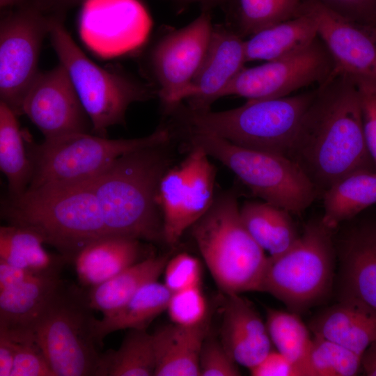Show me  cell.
<instances>
[{
    "mask_svg": "<svg viewBox=\"0 0 376 376\" xmlns=\"http://www.w3.org/2000/svg\"><path fill=\"white\" fill-rule=\"evenodd\" d=\"M318 86L287 157L323 194L349 174L376 170L366 141L353 79L335 70Z\"/></svg>",
    "mask_w": 376,
    "mask_h": 376,
    "instance_id": "6da1fadb",
    "label": "cell"
},
{
    "mask_svg": "<svg viewBox=\"0 0 376 376\" xmlns=\"http://www.w3.org/2000/svg\"><path fill=\"white\" fill-rule=\"evenodd\" d=\"M168 143L127 152L91 179L111 236L164 241L157 193L171 162Z\"/></svg>",
    "mask_w": 376,
    "mask_h": 376,
    "instance_id": "7a4b0ae2",
    "label": "cell"
},
{
    "mask_svg": "<svg viewBox=\"0 0 376 376\" xmlns=\"http://www.w3.org/2000/svg\"><path fill=\"white\" fill-rule=\"evenodd\" d=\"M1 216L8 224L38 233L66 262L92 242L111 236L91 180L28 189L6 199Z\"/></svg>",
    "mask_w": 376,
    "mask_h": 376,
    "instance_id": "3957f363",
    "label": "cell"
},
{
    "mask_svg": "<svg viewBox=\"0 0 376 376\" xmlns=\"http://www.w3.org/2000/svg\"><path fill=\"white\" fill-rule=\"evenodd\" d=\"M191 228L221 292L227 296L260 291L268 256L245 228L233 193L214 198L207 212Z\"/></svg>",
    "mask_w": 376,
    "mask_h": 376,
    "instance_id": "277c9868",
    "label": "cell"
},
{
    "mask_svg": "<svg viewBox=\"0 0 376 376\" xmlns=\"http://www.w3.org/2000/svg\"><path fill=\"white\" fill-rule=\"evenodd\" d=\"M316 89L279 98L247 100L225 111L181 109L189 132H204L246 148L287 156Z\"/></svg>",
    "mask_w": 376,
    "mask_h": 376,
    "instance_id": "5b68a950",
    "label": "cell"
},
{
    "mask_svg": "<svg viewBox=\"0 0 376 376\" xmlns=\"http://www.w3.org/2000/svg\"><path fill=\"white\" fill-rule=\"evenodd\" d=\"M189 132L191 146L221 162L266 203L300 214L318 194L303 170L285 155L241 147L208 133Z\"/></svg>",
    "mask_w": 376,
    "mask_h": 376,
    "instance_id": "8992f818",
    "label": "cell"
},
{
    "mask_svg": "<svg viewBox=\"0 0 376 376\" xmlns=\"http://www.w3.org/2000/svg\"><path fill=\"white\" fill-rule=\"evenodd\" d=\"M49 36L59 63L65 68L91 124L92 133L106 136L108 128L123 125L128 107L150 97L148 88L119 71L92 61L54 17Z\"/></svg>",
    "mask_w": 376,
    "mask_h": 376,
    "instance_id": "52a82bcc",
    "label": "cell"
},
{
    "mask_svg": "<svg viewBox=\"0 0 376 376\" xmlns=\"http://www.w3.org/2000/svg\"><path fill=\"white\" fill-rule=\"evenodd\" d=\"M170 138L169 130L159 127L149 135L134 139H111L87 132L45 139L41 143L29 144L26 149L32 166L28 189L91 180L123 155L169 143Z\"/></svg>",
    "mask_w": 376,
    "mask_h": 376,
    "instance_id": "ba28073f",
    "label": "cell"
},
{
    "mask_svg": "<svg viewBox=\"0 0 376 376\" xmlns=\"http://www.w3.org/2000/svg\"><path fill=\"white\" fill-rule=\"evenodd\" d=\"M332 232L321 219L308 223L288 251L275 258L268 256L260 291L297 314L322 301L334 279Z\"/></svg>",
    "mask_w": 376,
    "mask_h": 376,
    "instance_id": "9c48e42d",
    "label": "cell"
},
{
    "mask_svg": "<svg viewBox=\"0 0 376 376\" xmlns=\"http://www.w3.org/2000/svg\"><path fill=\"white\" fill-rule=\"evenodd\" d=\"M87 293L62 283L33 333L56 376L95 375L100 353Z\"/></svg>",
    "mask_w": 376,
    "mask_h": 376,
    "instance_id": "30bf717a",
    "label": "cell"
},
{
    "mask_svg": "<svg viewBox=\"0 0 376 376\" xmlns=\"http://www.w3.org/2000/svg\"><path fill=\"white\" fill-rule=\"evenodd\" d=\"M54 17L26 1L7 8L1 17L0 101L17 116L22 114L24 97L40 72L41 47Z\"/></svg>",
    "mask_w": 376,
    "mask_h": 376,
    "instance_id": "8fae6325",
    "label": "cell"
},
{
    "mask_svg": "<svg viewBox=\"0 0 376 376\" xmlns=\"http://www.w3.org/2000/svg\"><path fill=\"white\" fill-rule=\"evenodd\" d=\"M178 165L162 176L157 193L163 221L164 241L170 246L178 242L210 209L214 200L216 171L208 154L191 146Z\"/></svg>",
    "mask_w": 376,
    "mask_h": 376,
    "instance_id": "7c38bea8",
    "label": "cell"
},
{
    "mask_svg": "<svg viewBox=\"0 0 376 376\" xmlns=\"http://www.w3.org/2000/svg\"><path fill=\"white\" fill-rule=\"evenodd\" d=\"M335 71L333 59L318 38L292 54L251 68H243L221 93L247 100L288 96L303 87L326 81Z\"/></svg>",
    "mask_w": 376,
    "mask_h": 376,
    "instance_id": "4fadbf2b",
    "label": "cell"
},
{
    "mask_svg": "<svg viewBox=\"0 0 376 376\" xmlns=\"http://www.w3.org/2000/svg\"><path fill=\"white\" fill-rule=\"evenodd\" d=\"M214 26L209 9L187 26L169 32L155 45L150 56L158 95L168 110L183 100L207 52Z\"/></svg>",
    "mask_w": 376,
    "mask_h": 376,
    "instance_id": "5bb4252c",
    "label": "cell"
},
{
    "mask_svg": "<svg viewBox=\"0 0 376 376\" xmlns=\"http://www.w3.org/2000/svg\"><path fill=\"white\" fill-rule=\"evenodd\" d=\"M151 26L148 12L138 0H87L82 5L79 31L91 51L111 58L143 45Z\"/></svg>",
    "mask_w": 376,
    "mask_h": 376,
    "instance_id": "9a60e30c",
    "label": "cell"
},
{
    "mask_svg": "<svg viewBox=\"0 0 376 376\" xmlns=\"http://www.w3.org/2000/svg\"><path fill=\"white\" fill-rule=\"evenodd\" d=\"M22 111L45 139L92 132L91 120L60 63L38 72L24 97Z\"/></svg>",
    "mask_w": 376,
    "mask_h": 376,
    "instance_id": "2e32d148",
    "label": "cell"
},
{
    "mask_svg": "<svg viewBox=\"0 0 376 376\" xmlns=\"http://www.w3.org/2000/svg\"><path fill=\"white\" fill-rule=\"evenodd\" d=\"M304 6L315 18L318 38L335 70L376 82V26L347 18L315 0H306Z\"/></svg>",
    "mask_w": 376,
    "mask_h": 376,
    "instance_id": "e0dca14e",
    "label": "cell"
},
{
    "mask_svg": "<svg viewBox=\"0 0 376 376\" xmlns=\"http://www.w3.org/2000/svg\"><path fill=\"white\" fill-rule=\"evenodd\" d=\"M244 40L222 26H214L203 61L187 93L192 110H207L246 63Z\"/></svg>",
    "mask_w": 376,
    "mask_h": 376,
    "instance_id": "ac0fdd59",
    "label": "cell"
},
{
    "mask_svg": "<svg viewBox=\"0 0 376 376\" xmlns=\"http://www.w3.org/2000/svg\"><path fill=\"white\" fill-rule=\"evenodd\" d=\"M340 301L376 311V224L357 227L343 243Z\"/></svg>",
    "mask_w": 376,
    "mask_h": 376,
    "instance_id": "d6986e66",
    "label": "cell"
},
{
    "mask_svg": "<svg viewBox=\"0 0 376 376\" xmlns=\"http://www.w3.org/2000/svg\"><path fill=\"white\" fill-rule=\"evenodd\" d=\"M220 340L235 361L249 370L272 350L266 323L240 295H227Z\"/></svg>",
    "mask_w": 376,
    "mask_h": 376,
    "instance_id": "ffe728a7",
    "label": "cell"
},
{
    "mask_svg": "<svg viewBox=\"0 0 376 376\" xmlns=\"http://www.w3.org/2000/svg\"><path fill=\"white\" fill-rule=\"evenodd\" d=\"M62 283L59 272H31L20 281L0 289V330L33 333Z\"/></svg>",
    "mask_w": 376,
    "mask_h": 376,
    "instance_id": "44dd1931",
    "label": "cell"
},
{
    "mask_svg": "<svg viewBox=\"0 0 376 376\" xmlns=\"http://www.w3.org/2000/svg\"><path fill=\"white\" fill-rule=\"evenodd\" d=\"M207 335V322L196 326L169 324L152 334L155 376L200 375L199 355Z\"/></svg>",
    "mask_w": 376,
    "mask_h": 376,
    "instance_id": "7402d4cb",
    "label": "cell"
},
{
    "mask_svg": "<svg viewBox=\"0 0 376 376\" xmlns=\"http://www.w3.org/2000/svg\"><path fill=\"white\" fill-rule=\"evenodd\" d=\"M310 329L313 334L362 356L376 340V311L356 303L340 301L318 315Z\"/></svg>",
    "mask_w": 376,
    "mask_h": 376,
    "instance_id": "603a6c76",
    "label": "cell"
},
{
    "mask_svg": "<svg viewBox=\"0 0 376 376\" xmlns=\"http://www.w3.org/2000/svg\"><path fill=\"white\" fill-rule=\"evenodd\" d=\"M141 251L139 240L110 236L86 246L72 263L80 283L91 288L139 262Z\"/></svg>",
    "mask_w": 376,
    "mask_h": 376,
    "instance_id": "cb8c5ba5",
    "label": "cell"
},
{
    "mask_svg": "<svg viewBox=\"0 0 376 376\" xmlns=\"http://www.w3.org/2000/svg\"><path fill=\"white\" fill-rule=\"evenodd\" d=\"M318 38L315 18L303 5L297 16L263 29L244 41L246 62L286 56L306 47Z\"/></svg>",
    "mask_w": 376,
    "mask_h": 376,
    "instance_id": "d4e9b609",
    "label": "cell"
},
{
    "mask_svg": "<svg viewBox=\"0 0 376 376\" xmlns=\"http://www.w3.org/2000/svg\"><path fill=\"white\" fill-rule=\"evenodd\" d=\"M171 296L164 283L154 281L141 288L112 314L94 321L93 334L99 346L111 333L129 329H145L163 311Z\"/></svg>",
    "mask_w": 376,
    "mask_h": 376,
    "instance_id": "484cf974",
    "label": "cell"
},
{
    "mask_svg": "<svg viewBox=\"0 0 376 376\" xmlns=\"http://www.w3.org/2000/svg\"><path fill=\"white\" fill-rule=\"evenodd\" d=\"M169 259L167 255L148 257L91 287L87 293L90 307L100 311L103 316L112 314L144 285L157 281Z\"/></svg>",
    "mask_w": 376,
    "mask_h": 376,
    "instance_id": "4316f807",
    "label": "cell"
},
{
    "mask_svg": "<svg viewBox=\"0 0 376 376\" xmlns=\"http://www.w3.org/2000/svg\"><path fill=\"white\" fill-rule=\"evenodd\" d=\"M240 212L249 233L272 258L288 251L299 235L287 210L263 202H246Z\"/></svg>",
    "mask_w": 376,
    "mask_h": 376,
    "instance_id": "83f0119b",
    "label": "cell"
},
{
    "mask_svg": "<svg viewBox=\"0 0 376 376\" xmlns=\"http://www.w3.org/2000/svg\"><path fill=\"white\" fill-rule=\"evenodd\" d=\"M322 222L331 230L376 203V171H359L338 180L323 194Z\"/></svg>",
    "mask_w": 376,
    "mask_h": 376,
    "instance_id": "f1b7e54d",
    "label": "cell"
},
{
    "mask_svg": "<svg viewBox=\"0 0 376 376\" xmlns=\"http://www.w3.org/2000/svg\"><path fill=\"white\" fill-rule=\"evenodd\" d=\"M43 238L31 229L8 224L0 228V260L36 273L59 272L65 260L48 253Z\"/></svg>",
    "mask_w": 376,
    "mask_h": 376,
    "instance_id": "f546056e",
    "label": "cell"
},
{
    "mask_svg": "<svg viewBox=\"0 0 376 376\" xmlns=\"http://www.w3.org/2000/svg\"><path fill=\"white\" fill-rule=\"evenodd\" d=\"M0 169L8 183V199L23 195L32 176V166L23 142L17 115L0 101Z\"/></svg>",
    "mask_w": 376,
    "mask_h": 376,
    "instance_id": "4dcf8cb0",
    "label": "cell"
},
{
    "mask_svg": "<svg viewBox=\"0 0 376 376\" xmlns=\"http://www.w3.org/2000/svg\"><path fill=\"white\" fill-rule=\"evenodd\" d=\"M155 368L152 334L132 329L118 350L101 353L95 376H151Z\"/></svg>",
    "mask_w": 376,
    "mask_h": 376,
    "instance_id": "1f68e13d",
    "label": "cell"
},
{
    "mask_svg": "<svg viewBox=\"0 0 376 376\" xmlns=\"http://www.w3.org/2000/svg\"><path fill=\"white\" fill-rule=\"evenodd\" d=\"M265 323L276 350L295 363L304 376H311L309 354L313 338L299 314L267 308Z\"/></svg>",
    "mask_w": 376,
    "mask_h": 376,
    "instance_id": "d6a6232c",
    "label": "cell"
},
{
    "mask_svg": "<svg viewBox=\"0 0 376 376\" xmlns=\"http://www.w3.org/2000/svg\"><path fill=\"white\" fill-rule=\"evenodd\" d=\"M361 355L313 334L309 354L311 376H353L361 370Z\"/></svg>",
    "mask_w": 376,
    "mask_h": 376,
    "instance_id": "836d02e7",
    "label": "cell"
},
{
    "mask_svg": "<svg viewBox=\"0 0 376 376\" xmlns=\"http://www.w3.org/2000/svg\"><path fill=\"white\" fill-rule=\"evenodd\" d=\"M242 32L253 34L292 18L303 9L301 0H237Z\"/></svg>",
    "mask_w": 376,
    "mask_h": 376,
    "instance_id": "e575fe53",
    "label": "cell"
},
{
    "mask_svg": "<svg viewBox=\"0 0 376 376\" xmlns=\"http://www.w3.org/2000/svg\"><path fill=\"white\" fill-rule=\"evenodd\" d=\"M166 311L176 324L190 327L206 322L207 304L201 285L171 293Z\"/></svg>",
    "mask_w": 376,
    "mask_h": 376,
    "instance_id": "d590c367",
    "label": "cell"
},
{
    "mask_svg": "<svg viewBox=\"0 0 376 376\" xmlns=\"http://www.w3.org/2000/svg\"><path fill=\"white\" fill-rule=\"evenodd\" d=\"M6 333L16 340V352L10 376H56L33 333Z\"/></svg>",
    "mask_w": 376,
    "mask_h": 376,
    "instance_id": "8d00e7d4",
    "label": "cell"
},
{
    "mask_svg": "<svg viewBox=\"0 0 376 376\" xmlns=\"http://www.w3.org/2000/svg\"><path fill=\"white\" fill-rule=\"evenodd\" d=\"M164 273V283L171 293L201 285V263L189 253H181L169 259Z\"/></svg>",
    "mask_w": 376,
    "mask_h": 376,
    "instance_id": "74e56055",
    "label": "cell"
},
{
    "mask_svg": "<svg viewBox=\"0 0 376 376\" xmlns=\"http://www.w3.org/2000/svg\"><path fill=\"white\" fill-rule=\"evenodd\" d=\"M200 375L238 376L241 373L220 340L206 336L199 355Z\"/></svg>",
    "mask_w": 376,
    "mask_h": 376,
    "instance_id": "f35d334b",
    "label": "cell"
},
{
    "mask_svg": "<svg viewBox=\"0 0 376 376\" xmlns=\"http://www.w3.org/2000/svg\"><path fill=\"white\" fill-rule=\"evenodd\" d=\"M350 77L357 89L364 136L376 170V82L359 77Z\"/></svg>",
    "mask_w": 376,
    "mask_h": 376,
    "instance_id": "ab89813d",
    "label": "cell"
},
{
    "mask_svg": "<svg viewBox=\"0 0 376 376\" xmlns=\"http://www.w3.org/2000/svg\"><path fill=\"white\" fill-rule=\"evenodd\" d=\"M329 9L354 21L374 24L376 0H315Z\"/></svg>",
    "mask_w": 376,
    "mask_h": 376,
    "instance_id": "60d3db41",
    "label": "cell"
},
{
    "mask_svg": "<svg viewBox=\"0 0 376 376\" xmlns=\"http://www.w3.org/2000/svg\"><path fill=\"white\" fill-rule=\"evenodd\" d=\"M249 372L253 376H304L295 363L273 349Z\"/></svg>",
    "mask_w": 376,
    "mask_h": 376,
    "instance_id": "b9f144b4",
    "label": "cell"
},
{
    "mask_svg": "<svg viewBox=\"0 0 376 376\" xmlns=\"http://www.w3.org/2000/svg\"><path fill=\"white\" fill-rule=\"evenodd\" d=\"M87 0H24L43 13L64 18L70 9L83 5ZM23 1V2H24Z\"/></svg>",
    "mask_w": 376,
    "mask_h": 376,
    "instance_id": "7bdbcfd3",
    "label": "cell"
},
{
    "mask_svg": "<svg viewBox=\"0 0 376 376\" xmlns=\"http://www.w3.org/2000/svg\"><path fill=\"white\" fill-rule=\"evenodd\" d=\"M16 340L0 331V376H10L16 352Z\"/></svg>",
    "mask_w": 376,
    "mask_h": 376,
    "instance_id": "ee69618b",
    "label": "cell"
},
{
    "mask_svg": "<svg viewBox=\"0 0 376 376\" xmlns=\"http://www.w3.org/2000/svg\"><path fill=\"white\" fill-rule=\"evenodd\" d=\"M361 370L366 375L376 376V340L367 347L362 354Z\"/></svg>",
    "mask_w": 376,
    "mask_h": 376,
    "instance_id": "f6af8a7d",
    "label": "cell"
},
{
    "mask_svg": "<svg viewBox=\"0 0 376 376\" xmlns=\"http://www.w3.org/2000/svg\"><path fill=\"white\" fill-rule=\"evenodd\" d=\"M24 0H0L1 9H7L22 3Z\"/></svg>",
    "mask_w": 376,
    "mask_h": 376,
    "instance_id": "bcb514c9",
    "label": "cell"
},
{
    "mask_svg": "<svg viewBox=\"0 0 376 376\" xmlns=\"http://www.w3.org/2000/svg\"><path fill=\"white\" fill-rule=\"evenodd\" d=\"M186 2H197L201 3L205 7V8L209 9V7L213 5H215L218 3H220L224 0H182Z\"/></svg>",
    "mask_w": 376,
    "mask_h": 376,
    "instance_id": "7dc6e473",
    "label": "cell"
},
{
    "mask_svg": "<svg viewBox=\"0 0 376 376\" xmlns=\"http://www.w3.org/2000/svg\"><path fill=\"white\" fill-rule=\"evenodd\" d=\"M374 25L376 26V16H375V19Z\"/></svg>",
    "mask_w": 376,
    "mask_h": 376,
    "instance_id": "c3c4849f",
    "label": "cell"
}]
</instances>
